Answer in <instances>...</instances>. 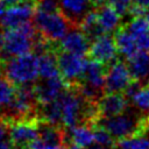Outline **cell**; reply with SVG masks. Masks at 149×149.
<instances>
[{
	"instance_id": "1",
	"label": "cell",
	"mask_w": 149,
	"mask_h": 149,
	"mask_svg": "<svg viewBox=\"0 0 149 149\" xmlns=\"http://www.w3.org/2000/svg\"><path fill=\"white\" fill-rule=\"evenodd\" d=\"M36 34L37 29L30 21L15 28H5L0 33V59L6 62L12 57L31 52Z\"/></svg>"
},
{
	"instance_id": "2",
	"label": "cell",
	"mask_w": 149,
	"mask_h": 149,
	"mask_svg": "<svg viewBox=\"0 0 149 149\" xmlns=\"http://www.w3.org/2000/svg\"><path fill=\"white\" fill-rule=\"evenodd\" d=\"M1 73L15 86L35 81L40 76L38 57L34 52L12 57L3 63Z\"/></svg>"
},
{
	"instance_id": "3",
	"label": "cell",
	"mask_w": 149,
	"mask_h": 149,
	"mask_svg": "<svg viewBox=\"0 0 149 149\" xmlns=\"http://www.w3.org/2000/svg\"><path fill=\"white\" fill-rule=\"evenodd\" d=\"M34 24L38 33L51 41L62 40L74 26L59 9L56 12H43L36 9L34 13Z\"/></svg>"
},
{
	"instance_id": "4",
	"label": "cell",
	"mask_w": 149,
	"mask_h": 149,
	"mask_svg": "<svg viewBox=\"0 0 149 149\" xmlns=\"http://www.w3.org/2000/svg\"><path fill=\"white\" fill-rule=\"evenodd\" d=\"M123 113L111 118H100L95 126L104 127L116 140L140 135L143 130L148 116L140 118V116H135L134 114H123Z\"/></svg>"
},
{
	"instance_id": "5",
	"label": "cell",
	"mask_w": 149,
	"mask_h": 149,
	"mask_svg": "<svg viewBox=\"0 0 149 149\" xmlns=\"http://www.w3.org/2000/svg\"><path fill=\"white\" fill-rule=\"evenodd\" d=\"M41 119L38 115H31L14 120L8 123L9 140L15 149H27L28 146L38 137V126Z\"/></svg>"
},
{
	"instance_id": "6",
	"label": "cell",
	"mask_w": 149,
	"mask_h": 149,
	"mask_svg": "<svg viewBox=\"0 0 149 149\" xmlns=\"http://www.w3.org/2000/svg\"><path fill=\"white\" fill-rule=\"evenodd\" d=\"M62 122L64 127L71 128L81 122V114L86 98L83 97L74 87H68L61 95Z\"/></svg>"
},
{
	"instance_id": "7",
	"label": "cell",
	"mask_w": 149,
	"mask_h": 149,
	"mask_svg": "<svg viewBox=\"0 0 149 149\" xmlns=\"http://www.w3.org/2000/svg\"><path fill=\"white\" fill-rule=\"evenodd\" d=\"M57 63L61 76L66 81L69 87L76 85L81 80L87 59L81 55L59 50L57 52Z\"/></svg>"
},
{
	"instance_id": "8",
	"label": "cell",
	"mask_w": 149,
	"mask_h": 149,
	"mask_svg": "<svg viewBox=\"0 0 149 149\" xmlns=\"http://www.w3.org/2000/svg\"><path fill=\"white\" fill-rule=\"evenodd\" d=\"M133 76L127 63L116 59L107 68L105 79V93H123L126 87L133 80Z\"/></svg>"
},
{
	"instance_id": "9",
	"label": "cell",
	"mask_w": 149,
	"mask_h": 149,
	"mask_svg": "<svg viewBox=\"0 0 149 149\" xmlns=\"http://www.w3.org/2000/svg\"><path fill=\"white\" fill-rule=\"evenodd\" d=\"M36 5L37 0H23L17 5L9 6L1 17V28H15L29 21L36 10Z\"/></svg>"
},
{
	"instance_id": "10",
	"label": "cell",
	"mask_w": 149,
	"mask_h": 149,
	"mask_svg": "<svg viewBox=\"0 0 149 149\" xmlns=\"http://www.w3.org/2000/svg\"><path fill=\"white\" fill-rule=\"evenodd\" d=\"M118 51L119 50L115 42V37L108 34H104L100 37L95 38L93 42H91L87 55L91 58L101 62L108 68L116 61Z\"/></svg>"
},
{
	"instance_id": "11",
	"label": "cell",
	"mask_w": 149,
	"mask_h": 149,
	"mask_svg": "<svg viewBox=\"0 0 149 149\" xmlns=\"http://www.w3.org/2000/svg\"><path fill=\"white\" fill-rule=\"evenodd\" d=\"M66 88L68 84L61 74L52 78H43L42 81L34 84V91L38 105H44L56 100Z\"/></svg>"
},
{
	"instance_id": "12",
	"label": "cell",
	"mask_w": 149,
	"mask_h": 149,
	"mask_svg": "<svg viewBox=\"0 0 149 149\" xmlns=\"http://www.w3.org/2000/svg\"><path fill=\"white\" fill-rule=\"evenodd\" d=\"M58 43H59L61 50L81 55V56L88 54L90 45H91V41L79 29V27H73L72 29H70Z\"/></svg>"
},
{
	"instance_id": "13",
	"label": "cell",
	"mask_w": 149,
	"mask_h": 149,
	"mask_svg": "<svg viewBox=\"0 0 149 149\" xmlns=\"http://www.w3.org/2000/svg\"><path fill=\"white\" fill-rule=\"evenodd\" d=\"M128 106L123 93H106L98 100V107L101 118H111L126 112Z\"/></svg>"
},
{
	"instance_id": "14",
	"label": "cell",
	"mask_w": 149,
	"mask_h": 149,
	"mask_svg": "<svg viewBox=\"0 0 149 149\" xmlns=\"http://www.w3.org/2000/svg\"><path fill=\"white\" fill-rule=\"evenodd\" d=\"M107 66L101 62L91 58L87 59L86 68L84 74L81 77V81L93 86L97 90L105 92V79H106Z\"/></svg>"
},
{
	"instance_id": "15",
	"label": "cell",
	"mask_w": 149,
	"mask_h": 149,
	"mask_svg": "<svg viewBox=\"0 0 149 149\" xmlns=\"http://www.w3.org/2000/svg\"><path fill=\"white\" fill-rule=\"evenodd\" d=\"M90 7L94 8L90 0H61V10L77 27L83 17L91 10L88 9Z\"/></svg>"
},
{
	"instance_id": "16",
	"label": "cell",
	"mask_w": 149,
	"mask_h": 149,
	"mask_svg": "<svg viewBox=\"0 0 149 149\" xmlns=\"http://www.w3.org/2000/svg\"><path fill=\"white\" fill-rule=\"evenodd\" d=\"M128 69L134 79L144 83L149 80V55L147 51H137L127 58Z\"/></svg>"
},
{
	"instance_id": "17",
	"label": "cell",
	"mask_w": 149,
	"mask_h": 149,
	"mask_svg": "<svg viewBox=\"0 0 149 149\" xmlns=\"http://www.w3.org/2000/svg\"><path fill=\"white\" fill-rule=\"evenodd\" d=\"M79 29L87 36V38L93 42L95 38L100 37L101 35L106 34L99 22V19H98V13H97V9H91L84 17L83 20L80 21L79 23Z\"/></svg>"
},
{
	"instance_id": "18",
	"label": "cell",
	"mask_w": 149,
	"mask_h": 149,
	"mask_svg": "<svg viewBox=\"0 0 149 149\" xmlns=\"http://www.w3.org/2000/svg\"><path fill=\"white\" fill-rule=\"evenodd\" d=\"M97 9V13H98V19H99V22L104 29V31L107 34V33H111L113 30H116L120 26H119V22H120V14L108 3H105L102 6H99L95 8Z\"/></svg>"
},
{
	"instance_id": "19",
	"label": "cell",
	"mask_w": 149,
	"mask_h": 149,
	"mask_svg": "<svg viewBox=\"0 0 149 149\" xmlns=\"http://www.w3.org/2000/svg\"><path fill=\"white\" fill-rule=\"evenodd\" d=\"M114 37H115V42H116L119 52H121L127 58L135 55L137 51H140L137 45H136L135 38L128 33V30L126 29V27L123 24L120 26L115 30V36Z\"/></svg>"
},
{
	"instance_id": "20",
	"label": "cell",
	"mask_w": 149,
	"mask_h": 149,
	"mask_svg": "<svg viewBox=\"0 0 149 149\" xmlns=\"http://www.w3.org/2000/svg\"><path fill=\"white\" fill-rule=\"evenodd\" d=\"M58 51H47L38 56V70L42 78H52L59 76V69L57 63Z\"/></svg>"
},
{
	"instance_id": "21",
	"label": "cell",
	"mask_w": 149,
	"mask_h": 149,
	"mask_svg": "<svg viewBox=\"0 0 149 149\" xmlns=\"http://www.w3.org/2000/svg\"><path fill=\"white\" fill-rule=\"evenodd\" d=\"M37 115L42 121L52 123V125H61L62 122V104L59 98L56 100L44 104V105H38L37 108Z\"/></svg>"
},
{
	"instance_id": "22",
	"label": "cell",
	"mask_w": 149,
	"mask_h": 149,
	"mask_svg": "<svg viewBox=\"0 0 149 149\" xmlns=\"http://www.w3.org/2000/svg\"><path fill=\"white\" fill-rule=\"evenodd\" d=\"M91 129L92 128L87 125H77L74 127H71L69 130L71 141L83 148L91 146L94 141V132Z\"/></svg>"
},
{
	"instance_id": "23",
	"label": "cell",
	"mask_w": 149,
	"mask_h": 149,
	"mask_svg": "<svg viewBox=\"0 0 149 149\" xmlns=\"http://www.w3.org/2000/svg\"><path fill=\"white\" fill-rule=\"evenodd\" d=\"M116 147L120 149H149V139L142 135L129 136L118 140Z\"/></svg>"
},
{
	"instance_id": "24",
	"label": "cell",
	"mask_w": 149,
	"mask_h": 149,
	"mask_svg": "<svg viewBox=\"0 0 149 149\" xmlns=\"http://www.w3.org/2000/svg\"><path fill=\"white\" fill-rule=\"evenodd\" d=\"M126 27V29L128 30V33L134 37H139L146 33H149V23L146 20V17L140 16V17H133L132 21H129L128 23L123 24Z\"/></svg>"
},
{
	"instance_id": "25",
	"label": "cell",
	"mask_w": 149,
	"mask_h": 149,
	"mask_svg": "<svg viewBox=\"0 0 149 149\" xmlns=\"http://www.w3.org/2000/svg\"><path fill=\"white\" fill-rule=\"evenodd\" d=\"M15 92V85L7 78L0 76V109L3 108L13 98Z\"/></svg>"
},
{
	"instance_id": "26",
	"label": "cell",
	"mask_w": 149,
	"mask_h": 149,
	"mask_svg": "<svg viewBox=\"0 0 149 149\" xmlns=\"http://www.w3.org/2000/svg\"><path fill=\"white\" fill-rule=\"evenodd\" d=\"M94 132V141L98 144L106 146V147H114L116 146V142H114V137L111 135V133L105 129L101 126H94L92 127Z\"/></svg>"
},
{
	"instance_id": "27",
	"label": "cell",
	"mask_w": 149,
	"mask_h": 149,
	"mask_svg": "<svg viewBox=\"0 0 149 149\" xmlns=\"http://www.w3.org/2000/svg\"><path fill=\"white\" fill-rule=\"evenodd\" d=\"M135 106L142 111H149V86H142L141 90L133 97Z\"/></svg>"
},
{
	"instance_id": "28",
	"label": "cell",
	"mask_w": 149,
	"mask_h": 149,
	"mask_svg": "<svg viewBox=\"0 0 149 149\" xmlns=\"http://www.w3.org/2000/svg\"><path fill=\"white\" fill-rule=\"evenodd\" d=\"M36 9L43 12H56L61 9V1L58 0H37Z\"/></svg>"
},
{
	"instance_id": "29",
	"label": "cell",
	"mask_w": 149,
	"mask_h": 149,
	"mask_svg": "<svg viewBox=\"0 0 149 149\" xmlns=\"http://www.w3.org/2000/svg\"><path fill=\"white\" fill-rule=\"evenodd\" d=\"M107 3L111 5L122 16L128 13L129 7L133 3V0H107Z\"/></svg>"
},
{
	"instance_id": "30",
	"label": "cell",
	"mask_w": 149,
	"mask_h": 149,
	"mask_svg": "<svg viewBox=\"0 0 149 149\" xmlns=\"http://www.w3.org/2000/svg\"><path fill=\"white\" fill-rule=\"evenodd\" d=\"M27 149H64V147L48 143V142L43 141L42 139H36L28 146Z\"/></svg>"
},
{
	"instance_id": "31",
	"label": "cell",
	"mask_w": 149,
	"mask_h": 149,
	"mask_svg": "<svg viewBox=\"0 0 149 149\" xmlns=\"http://www.w3.org/2000/svg\"><path fill=\"white\" fill-rule=\"evenodd\" d=\"M8 130V122L5 121L0 116V142L3 140V136L6 135V132Z\"/></svg>"
},
{
	"instance_id": "32",
	"label": "cell",
	"mask_w": 149,
	"mask_h": 149,
	"mask_svg": "<svg viewBox=\"0 0 149 149\" xmlns=\"http://www.w3.org/2000/svg\"><path fill=\"white\" fill-rule=\"evenodd\" d=\"M0 149H15V147L10 140H7L0 142Z\"/></svg>"
},
{
	"instance_id": "33",
	"label": "cell",
	"mask_w": 149,
	"mask_h": 149,
	"mask_svg": "<svg viewBox=\"0 0 149 149\" xmlns=\"http://www.w3.org/2000/svg\"><path fill=\"white\" fill-rule=\"evenodd\" d=\"M64 149H83V147H80V146H78L77 143H74V142H69L68 144H65V147H64Z\"/></svg>"
},
{
	"instance_id": "34",
	"label": "cell",
	"mask_w": 149,
	"mask_h": 149,
	"mask_svg": "<svg viewBox=\"0 0 149 149\" xmlns=\"http://www.w3.org/2000/svg\"><path fill=\"white\" fill-rule=\"evenodd\" d=\"M90 1H91L92 6H93L94 8H97V7H99V6H102V5L107 3V0H90Z\"/></svg>"
},
{
	"instance_id": "35",
	"label": "cell",
	"mask_w": 149,
	"mask_h": 149,
	"mask_svg": "<svg viewBox=\"0 0 149 149\" xmlns=\"http://www.w3.org/2000/svg\"><path fill=\"white\" fill-rule=\"evenodd\" d=\"M3 1V3L6 5V6H14V5H17V3H20V2H22L23 0H2Z\"/></svg>"
},
{
	"instance_id": "36",
	"label": "cell",
	"mask_w": 149,
	"mask_h": 149,
	"mask_svg": "<svg viewBox=\"0 0 149 149\" xmlns=\"http://www.w3.org/2000/svg\"><path fill=\"white\" fill-rule=\"evenodd\" d=\"M133 2H135V3H139V5H141V6H143V7H149V0H133Z\"/></svg>"
},
{
	"instance_id": "37",
	"label": "cell",
	"mask_w": 149,
	"mask_h": 149,
	"mask_svg": "<svg viewBox=\"0 0 149 149\" xmlns=\"http://www.w3.org/2000/svg\"><path fill=\"white\" fill-rule=\"evenodd\" d=\"M3 6H5L3 1H2V0H0V17L3 15Z\"/></svg>"
},
{
	"instance_id": "38",
	"label": "cell",
	"mask_w": 149,
	"mask_h": 149,
	"mask_svg": "<svg viewBox=\"0 0 149 149\" xmlns=\"http://www.w3.org/2000/svg\"><path fill=\"white\" fill-rule=\"evenodd\" d=\"M88 149H106V148H104V146H101V144H98V146H93V147H90Z\"/></svg>"
},
{
	"instance_id": "39",
	"label": "cell",
	"mask_w": 149,
	"mask_h": 149,
	"mask_svg": "<svg viewBox=\"0 0 149 149\" xmlns=\"http://www.w3.org/2000/svg\"><path fill=\"white\" fill-rule=\"evenodd\" d=\"M144 17H146V20H147V21H148V23H149V10H147V12H146Z\"/></svg>"
},
{
	"instance_id": "40",
	"label": "cell",
	"mask_w": 149,
	"mask_h": 149,
	"mask_svg": "<svg viewBox=\"0 0 149 149\" xmlns=\"http://www.w3.org/2000/svg\"><path fill=\"white\" fill-rule=\"evenodd\" d=\"M147 85H148V86H149V80H148V84H147Z\"/></svg>"
}]
</instances>
